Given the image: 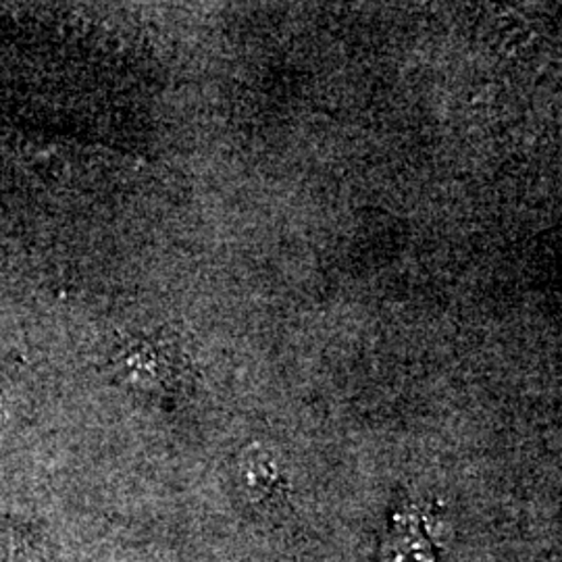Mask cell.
<instances>
[{
	"label": "cell",
	"mask_w": 562,
	"mask_h": 562,
	"mask_svg": "<svg viewBox=\"0 0 562 562\" xmlns=\"http://www.w3.org/2000/svg\"><path fill=\"white\" fill-rule=\"evenodd\" d=\"M169 359V352L153 341H134L121 350L120 369L134 385L153 387L165 383L169 373H173V362Z\"/></svg>",
	"instance_id": "6da1fadb"
},
{
	"label": "cell",
	"mask_w": 562,
	"mask_h": 562,
	"mask_svg": "<svg viewBox=\"0 0 562 562\" xmlns=\"http://www.w3.org/2000/svg\"><path fill=\"white\" fill-rule=\"evenodd\" d=\"M9 562H48L36 548L32 546H13Z\"/></svg>",
	"instance_id": "7a4b0ae2"
}]
</instances>
